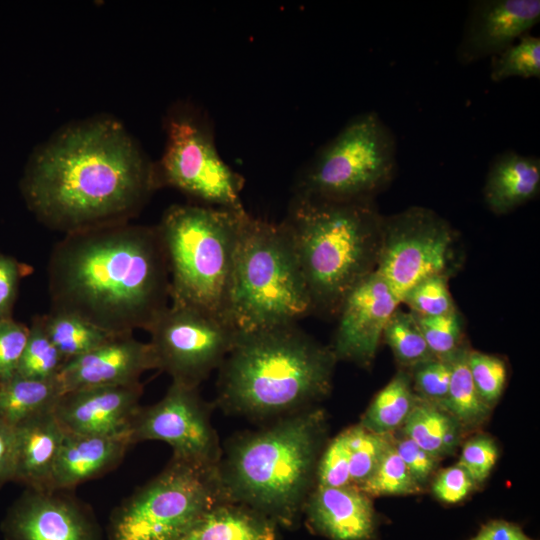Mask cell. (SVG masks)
Segmentation results:
<instances>
[{
  "instance_id": "1",
  "label": "cell",
  "mask_w": 540,
  "mask_h": 540,
  "mask_svg": "<svg viewBox=\"0 0 540 540\" xmlns=\"http://www.w3.org/2000/svg\"><path fill=\"white\" fill-rule=\"evenodd\" d=\"M20 187L36 218L65 235L129 222L159 188L155 164L108 117L56 133L32 155Z\"/></svg>"
},
{
  "instance_id": "2",
  "label": "cell",
  "mask_w": 540,
  "mask_h": 540,
  "mask_svg": "<svg viewBox=\"0 0 540 540\" xmlns=\"http://www.w3.org/2000/svg\"><path fill=\"white\" fill-rule=\"evenodd\" d=\"M50 309L102 330H148L169 305L170 278L157 227L129 222L66 234L48 262Z\"/></svg>"
},
{
  "instance_id": "3",
  "label": "cell",
  "mask_w": 540,
  "mask_h": 540,
  "mask_svg": "<svg viewBox=\"0 0 540 540\" xmlns=\"http://www.w3.org/2000/svg\"><path fill=\"white\" fill-rule=\"evenodd\" d=\"M336 361L296 324L238 333L219 367L217 403L256 421L296 413L329 393Z\"/></svg>"
},
{
  "instance_id": "4",
  "label": "cell",
  "mask_w": 540,
  "mask_h": 540,
  "mask_svg": "<svg viewBox=\"0 0 540 540\" xmlns=\"http://www.w3.org/2000/svg\"><path fill=\"white\" fill-rule=\"evenodd\" d=\"M325 434V414L312 406L231 439L217 466L226 500L292 526L316 485Z\"/></svg>"
},
{
  "instance_id": "5",
  "label": "cell",
  "mask_w": 540,
  "mask_h": 540,
  "mask_svg": "<svg viewBox=\"0 0 540 540\" xmlns=\"http://www.w3.org/2000/svg\"><path fill=\"white\" fill-rule=\"evenodd\" d=\"M382 220L373 199L324 201L293 195L280 224L313 312L337 315L347 294L375 271Z\"/></svg>"
},
{
  "instance_id": "6",
  "label": "cell",
  "mask_w": 540,
  "mask_h": 540,
  "mask_svg": "<svg viewBox=\"0 0 540 540\" xmlns=\"http://www.w3.org/2000/svg\"><path fill=\"white\" fill-rule=\"evenodd\" d=\"M246 213L201 204L173 205L165 211L156 227L168 264L170 303L230 323L235 249Z\"/></svg>"
},
{
  "instance_id": "7",
  "label": "cell",
  "mask_w": 540,
  "mask_h": 540,
  "mask_svg": "<svg viewBox=\"0 0 540 540\" xmlns=\"http://www.w3.org/2000/svg\"><path fill=\"white\" fill-rule=\"evenodd\" d=\"M311 313L310 297L282 225L246 213L235 249L230 323L246 333L293 325Z\"/></svg>"
},
{
  "instance_id": "8",
  "label": "cell",
  "mask_w": 540,
  "mask_h": 540,
  "mask_svg": "<svg viewBox=\"0 0 540 540\" xmlns=\"http://www.w3.org/2000/svg\"><path fill=\"white\" fill-rule=\"evenodd\" d=\"M227 501L217 467L172 456L166 467L117 505L108 540H178L215 504Z\"/></svg>"
},
{
  "instance_id": "9",
  "label": "cell",
  "mask_w": 540,
  "mask_h": 540,
  "mask_svg": "<svg viewBox=\"0 0 540 540\" xmlns=\"http://www.w3.org/2000/svg\"><path fill=\"white\" fill-rule=\"evenodd\" d=\"M396 142L377 113L351 119L313 157L294 196L324 201L373 199L393 179Z\"/></svg>"
},
{
  "instance_id": "10",
  "label": "cell",
  "mask_w": 540,
  "mask_h": 540,
  "mask_svg": "<svg viewBox=\"0 0 540 540\" xmlns=\"http://www.w3.org/2000/svg\"><path fill=\"white\" fill-rule=\"evenodd\" d=\"M166 134L164 153L155 165L158 187H173L201 205L244 210V179L220 157L210 128L196 111L173 109Z\"/></svg>"
},
{
  "instance_id": "11",
  "label": "cell",
  "mask_w": 540,
  "mask_h": 540,
  "mask_svg": "<svg viewBox=\"0 0 540 540\" xmlns=\"http://www.w3.org/2000/svg\"><path fill=\"white\" fill-rule=\"evenodd\" d=\"M147 331L157 369L169 374L172 382L196 388L219 369L239 333L220 317L174 303Z\"/></svg>"
},
{
  "instance_id": "12",
  "label": "cell",
  "mask_w": 540,
  "mask_h": 540,
  "mask_svg": "<svg viewBox=\"0 0 540 540\" xmlns=\"http://www.w3.org/2000/svg\"><path fill=\"white\" fill-rule=\"evenodd\" d=\"M456 233L434 211L424 207L383 217L375 271L402 302L419 282L448 275Z\"/></svg>"
},
{
  "instance_id": "13",
  "label": "cell",
  "mask_w": 540,
  "mask_h": 540,
  "mask_svg": "<svg viewBox=\"0 0 540 540\" xmlns=\"http://www.w3.org/2000/svg\"><path fill=\"white\" fill-rule=\"evenodd\" d=\"M211 411L212 405L198 388L172 382L161 400L139 408L128 437L132 445L146 440L166 442L174 457L217 467L223 451L211 424Z\"/></svg>"
},
{
  "instance_id": "14",
  "label": "cell",
  "mask_w": 540,
  "mask_h": 540,
  "mask_svg": "<svg viewBox=\"0 0 540 540\" xmlns=\"http://www.w3.org/2000/svg\"><path fill=\"white\" fill-rule=\"evenodd\" d=\"M0 528L5 540H102L92 509L65 490L25 488Z\"/></svg>"
},
{
  "instance_id": "15",
  "label": "cell",
  "mask_w": 540,
  "mask_h": 540,
  "mask_svg": "<svg viewBox=\"0 0 540 540\" xmlns=\"http://www.w3.org/2000/svg\"><path fill=\"white\" fill-rule=\"evenodd\" d=\"M400 303L376 271L362 279L347 294L336 315L338 325L330 347L336 359L369 366L384 328Z\"/></svg>"
},
{
  "instance_id": "16",
  "label": "cell",
  "mask_w": 540,
  "mask_h": 540,
  "mask_svg": "<svg viewBox=\"0 0 540 540\" xmlns=\"http://www.w3.org/2000/svg\"><path fill=\"white\" fill-rule=\"evenodd\" d=\"M142 393L140 382L72 390L61 395L54 414L66 433L129 439Z\"/></svg>"
},
{
  "instance_id": "17",
  "label": "cell",
  "mask_w": 540,
  "mask_h": 540,
  "mask_svg": "<svg viewBox=\"0 0 540 540\" xmlns=\"http://www.w3.org/2000/svg\"><path fill=\"white\" fill-rule=\"evenodd\" d=\"M157 369L150 343L133 334L116 335L97 348L64 363L57 379L63 393L92 387L131 385Z\"/></svg>"
},
{
  "instance_id": "18",
  "label": "cell",
  "mask_w": 540,
  "mask_h": 540,
  "mask_svg": "<svg viewBox=\"0 0 540 540\" xmlns=\"http://www.w3.org/2000/svg\"><path fill=\"white\" fill-rule=\"evenodd\" d=\"M540 19L539 0H485L472 5L457 59L470 64L496 56Z\"/></svg>"
},
{
  "instance_id": "19",
  "label": "cell",
  "mask_w": 540,
  "mask_h": 540,
  "mask_svg": "<svg viewBox=\"0 0 540 540\" xmlns=\"http://www.w3.org/2000/svg\"><path fill=\"white\" fill-rule=\"evenodd\" d=\"M302 512L309 527L329 540H376L378 518L371 497L355 486H315Z\"/></svg>"
},
{
  "instance_id": "20",
  "label": "cell",
  "mask_w": 540,
  "mask_h": 540,
  "mask_svg": "<svg viewBox=\"0 0 540 540\" xmlns=\"http://www.w3.org/2000/svg\"><path fill=\"white\" fill-rule=\"evenodd\" d=\"M131 442L127 437L66 433L50 482V490H73L118 467Z\"/></svg>"
},
{
  "instance_id": "21",
  "label": "cell",
  "mask_w": 540,
  "mask_h": 540,
  "mask_svg": "<svg viewBox=\"0 0 540 540\" xmlns=\"http://www.w3.org/2000/svg\"><path fill=\"white\" fill-rule=\"evenodd\" d=\"M15 430L14 481L34 490H50L54 465L65 435L54 411L32 417Z\"/></svg>"
},
{
  "instance_id": "22",
  "label": "cell",
  "mask_w": 540,
  "mask_h": 540,
  "mask_svg": "<svg viewBox=\"0 0 540 540\" xmlns=\"http://www.w3.org/2000/svg\"><path fill=\"white\" fill-rule=\"evenodd\" d=\"M539 189V158L506 151L492 162L483 192L488 208L501 215L534 199Z\"/></svg>"
},
{
  "instance_id": "23",
  "label": "cell",
  "mask_w": 540,
  "mask_h": 540,
  "mask_svg": "<svg viewBox=\"0 0 540 540\" xmlns=\"http://www.w3.org/2000/svg\"><path fill=\"white\" fill-rule=\"evenodd\" d=\"M277 526L251 508L222 501L200 516L178 540H276Z\"/></svg>"
},
{
  "instance_id": "24",
  "label": "cell",
  "mask_w": 540,
  "mask_h": 540,
  "mask_svg": "<svg viewBox=\"0 0 540 540\" xmlns=\"http://www.w3.org/2000/svg\"><path fill=\"white\" fill-rule=\"evenodd\" d=\"M462 430L460 423L450 413L417 395L413 408L402 425L405 436L440 459L455 451Z\"/></svg>"
},
{
  "instance_id": "25",
  "label": "cell",
  "mask_w": 540,
  "mask_h": 540,
  "mask_svg": "<svg viewBox=\"0 0 540 540\" xmlns=\"http://www.w3.org/2000/svg\"><path fill=\"white\" fill-rule=\"evenodd\" d=\"M63 394L57 378L36 380L15 374L0 382V419L12 427L54 411Z\"/></svg>"
},
{
  "instance_id": "26",
  "label": "cell",
  "mask_w": 540,
  "mask_h": 540,
  "mask_svg": "<svg viewBox=\"0 0 540 540\" xmlns=\"http://www.w3.org/2000/svg\"><path fill=\"white\" fill-rule=\"evenodd\" d=\"M415 399L411 375L400 370L376 394L359 424L375 433L392 434L404 424Z\"/></svg>"
},
{
  "instance_id": "27",
  "label": "cell",
  "mask_w": 540,
  "mask_h": 540,
  "mask_svg": "<svg viewBox=\"0 0 540 540\" xmlns=\"http://www.w3.org/2000/svg\"><path fill=\"white\" fill-rule=\"evenodd\" d=\"M42 319L47 335L65 362L88 353L116 336L68 311L50 309L42 315Z\"/></svg>"
},
{
  "instance_id": "28",
  "label": "cell",
  "mask_w": 540,
  "mask_h": 540,
  "mask_svg": "<svg viewBox=\"0 0 540 540\" xmlns=\"http://www.w3.org/2000/svg\"><path fill=\"white\" fill-rule=\"evenodd\" d=\"M468 350L463 346L450 357L449 391L444 402L439 405L450 413L463 429L482 424L491 409L481 399L473 383L467 363Z\"/></svg>"
},
{
  "instance_id": "29",
  "label": "cell",
  "mask_w": 540,
  "mask_h": 540,
  "mask_svg": "<svg viewBox=\"0 0 540 540\" xmlns=\"http://www.w3.org/2000/svg\"><path fill=\"white\" fill-rule=\"evenodd\" d=\"M65 363L44 328L42 315L32 318L16 374L36 380L57 378Z\"/></svg>"
},
{
  "instance_id": "30",
  "label": "cell",
  "mask_w": 540,
  "mask_h": 540,
  "mask_svg": "<svg viewBox=\"0 0 540 540\" xmlns=\"http://www.w3.org/2000/svg\"><path fill=\"white\" fill-rule=\"evenodd\" d=\"M382 337L403 367L415 366L435 358L424 339L415 315L398 308L388 320Z\"/></svg>"
},
{
  "instance_id": "31",
  "label": "cell",
  "mask_w": 540,
  "mask_h": 540,
  "mask_svg": "<svg viewBox=\"0 0 540 540\" xmlns=\"http://www.w3.org/2000/svg\"><path fill=\"white\" fill-rule=\"evenodd\" d=\"M342 433L349 451L351 485L359 488L373 474L394 437L375 433L360 424Z\"/></svg>"
},
{
  "instance_id": "32",
  "label": "cell",
  "mask_w": 540,
  "mask_h": 540,
  "mask_svg": "<svg viewBox=\"0 0 540 540\" xmlns=\"http://www.w3.org/2000/svg\"><path fill=\"white\" fill-rule=\"evenodd\" d=\"M421 488L398 455L394 439L373 474L359 487L370 497L415 494Z\"/></svg>"
},
{
  "instance_id": "33",
  "label": "cell",
  "mask_w": 540,
  "mask_h": 540,
  "mask_svg": "<svg viewBox=\"0 0 540 540\" xmlns=\"http://www.w3.org/2000/svg\"><path fill=\"white\" fill-rule=\"evenodd\" d=\"M490 77L499 82L510 77H540V38L524 35L493 57Z\"/></svg>"
},
{
  "instance_id": "34",
  "label": "cell",
  "mask_w": 540,
  "mask_h": 540,
  "mask_svg": "<svg viewBox=\"0 0 540 540\" xmlns=\"http://www.w3.org/2000/svg\"><path fill=\"white\" fill-rule=\"evenodd\" d=\"M415 317L435 358L448 359L464 346L463 324L457 310L439 316Z\"/></svg>"
},
{
  "instance_id": "35",
  "label": "cell",
  "mask_w": 540,
  "mask_h": 540,
  "mask_svg": "<svg viewBox=\"0 0 540 540\" xmlns=\"http://www.w3.org/2000/svg\"><path fill=\"white\" fill-rule=\"evenodd\" d=\"M448 278V275H436L419 282L404 295L401 303L420 317L439 316L457 310L448 287Z\"/></svg>"
},
{
  "instance_id": "36",
  "label": "cell",
  "mask_w": 540,
  "mask_h": 540,
  "mask_svg": "<svg viewBox=\"0 0 540 540\" xmlns=\"http://www.w3.org/2000/svg\"><path fill=\"white\" fill-rule=\"evenodd\" d=\"M467 363L479 396L492 407L505 386L507 369L504 361L493 355L468 350Z\"/></svg>"
},
{
  "instance_id": "37",
  "label": "cell",
  "mask_w": 540,
  "mask_h": 540,
  "mask_svg": "<svg viewBox=\"0 0 540 540\" xmlns=\"http://www.w3.org/2000/svg\"><path fill=\"white\" fill-rule=\"evenodd\" d=\"M450 378V358H432L413 368V391L418 397L441 405L448 395Z\"/></svg>"
},
{
  "instance_id": "38",
  "label": "cell",
  "mask_w": 540,
  "mask_h": 540,
  "mask_svg": "<svg viewBox=\"0 0 540 540\" xmlns=\"http://www.w3.org/2000/svg\"><path fill=\"white\" fill-rule=\"evenodd\" d=\"M315 486H352L350 481L349 451L342 432L322 451L317 464Z\"/></svg>"
},
{
  "instance_id": "39",
  "label": "cell",
  "mask_w": 540,
  "mask_h": 540,
  "mask_svg": "<svg viewBox=\"0 0 540 540\" xmlns=\"http://www.w3.org/2000/svg\"><path fill=\"white\" fill-rule=\"evenodd\" d=\"M498 458L494 440L486 435H477L464 444L457 465L463 468L475 485L483 483L491 473Z\"/></svg>"
},
{
  "instance_id": "40",
  "label": "cell",
  "mask_w": 540,
  "mask_h": 540,
  "mask_svg": "<svg viewBox=\"0 0 540 540\" xmlns=\"http://www.w3.org/2000/svg\"><path fill=\"white\" fill-rule=\"evenodd\" d=\"M29 326L13 318L0 320V382L16 374Z\"/></svg>"
},
{
  "instance_id": "41",
  "label": "cell",
  "mask_w": 540,
  "mask_h": 540,
  "mask_svg": "<svg viewBox=\"0 0 540 540\" xmlns=\"http://www.w3.org/2000/svg\"><path fill=\"white\" fill-rule=\"evenodd\" d=\"M28 271V266L0 252V320L12 318L20 280Z\"/></svg>"
},
{
  "instance_id": "42",
  "label": "cell",
  "mask_w": 540,
  "mask_h": 540,
  "mask_svg": "<svg viewBox=\"0 0 540 540\" xmlns=\"http://www.w3.org/2000/svg\"><path fill=\"white\" fill-rule=\"evenodd\" d=\"M475 483L459 465L443 469L432 484L434 496L443 503L456 504L474 488Z\"/></svg>"
},
{
  "instance_id": "43",
  "label": "cell",
  "mask_w": 540,
  "mask_h": 540,
  "mask_svg": "<svg viewBox=\"0 0 540 540\" xmlns=\"http://www.w3.org/2000/svg\"><path fill=\"white\" fill-rule=\"evenodd\" d=\"M394 447L408 471L420 486H423L428 481L441 460L423 450L404 434L401 438H394Z\"/></svg>"
},
{
  "instance_id": "44",
  "label": "cell",
  "mask_w": 540,
  "mask_h": 540,
  "mask_svg": "<svg viewBox=\"0 0 540 540\" xmlns=\"http://www.w3.org/2000/svg\"><path fill=\"white\" fill-rule=\"evenodd\" d=\"M15 448L14 427L0 419V489L14 481Z\"/></svg>"
},
{
  "instance_id": "45",
  "label": "cell",
  "mask_w": 540,
  "mask_h": 540,
  "mask_svg": "<svg viewBox=\"0 0 540 540\" xmlns=\"http://www.w3.org/2000/svg\"><path fill=\"white\" fill-rule=\"evenodd\" d=\"M470 540H534L522 528L505 520H492L484 524Z\"/></svg>"
}]
</instances>
